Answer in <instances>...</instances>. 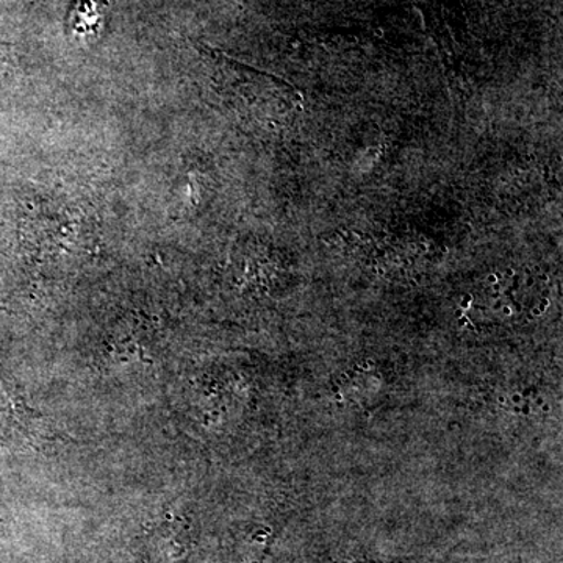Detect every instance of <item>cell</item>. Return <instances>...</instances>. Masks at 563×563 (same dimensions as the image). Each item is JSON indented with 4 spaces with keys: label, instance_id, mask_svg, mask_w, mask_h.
<instances>
[{
    "label": "cell",
    "instance_id": "1",
    "mask_svg": "<svg viewBox=\"0 0 563 563\" xmlns=\"http://www.w3.org/2000/svg\"><path fill=\"white\" fill-rule=\"evenodd\" d=\"M109 0H74L66 31L74 40L88 41L101 35L106 27Z\"/></svg>",
    "mask_w": 563,
    "mask_h": 563
}]
</instances>
